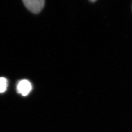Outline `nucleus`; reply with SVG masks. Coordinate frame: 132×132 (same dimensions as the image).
Listing matches in <instances>:
<instances>
[{
    "instance_id": "nucleus-2",
    "label": "nucleus",
    "mask_w": 132,
    "mask_h": 132,
    "mask_svg": "<svg viewBox=\"0 0 132 132\" xmlns=\"http://www.w3.org/2000/svg\"><path fill=\"white\" fill-rule=\"evenodd\" d=\"M31 84L27 80H20L16 86L17 92L24 96H27L31 92Z\"/></svg>"
},
{
    "instance_id": "nucleus-3",
    "label": "nucleus",
    "mask_w": 132,
    "mask_h": 132,
    "mask_svg": "<svg viewBox=\"0 0 132 132\" xmlns=\"http://www.w3.org/2000/svg\"><path fill=\"white\" fill-rule=\"evenodd\" d=\"M8 86V82L6 78L3 77L0 78V93L5 92Z\"/></svg>"
},
{
    "instance_id": "nucleus-1",
    "label": "nucleus",
    "mask_w": 132,
    "mask_h": 132,
    "mask_svg": "<svg viewBox=\"0 0 132 132\" xmlns=\"http://www.w3.org/2000/svg\"><path fill=\"white\" fill-rule=\"evenodd\" d=\"M27 9L33 13H39L45 5L44 0H24L23 1Z\"/></svg>"
},
{
    "instance_id": "nucleus-4",
    "label": "nucleus",
    "mask_w": 132,
    "mask_h": 132,
    "mask_svg": "<svg viewBox=\"0 0 132 132\" xmlns=\"http://www.w3.org/2000/svg\"><path fill=\"white\" fill-rule=\"evenodd\" d=\"M96 1H90V2H95Z\"/></svg>"
}]
</instances>
